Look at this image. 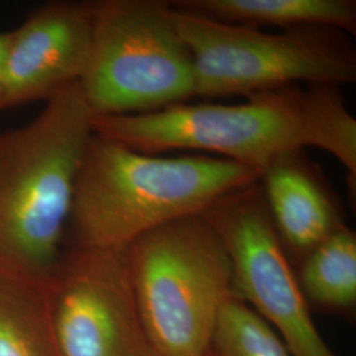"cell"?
<instances>
[{"label": "cell", "instance_id": "obj_1", "mask_svg": "<svg viewBox=\"0 0 356 356\" xmlns=\"http://www.w3.org/2000/svg\"><path fill=\"white\" fill-rule=\"evenodd\" d=\"M94 132L139 152L209 154L261 173L307 147L353 157L356 120L339 86H289L239 104L179 103L148 114L94 116Z\"/></svg>", "mask_w": 356, "mask_h": 356}, {"label": "cell", "instance_id": "obj_2", "mask_svg": "<svg viewBox=\"0 0 356 356\" xmlns=\"http://www.w3.org/2000/svg\"><path fill=\"white\" fill-rule=\"evenodd\" d=\"M259 178L257 170L226 159L139 152L94 132L67 227L78 247L127 248L160 226L204 214L225 194Z\"/></svg>", "mask_w": 356, "mask_h": 356}, {"label": "cell", "instance_id": "obj_3", "mask_svg": "<svg viewBox=\"0 0 356 356\" xmlns=\"http://www.w3.org/2000/svg\"><path fill=\"white\" fill-rule=\"evenodd\" d=\"M92 135L79 83L23 127L0 132V269L44 277L57 264Z\"/></svg>", "mask_w": 356, "mask_h": 356}, {"label": "cell", "instance_id": "obj_4", "mask_svg": "<svg viewBox=\"0 0 356 356\" xmlns=\"http://www.w3.org/2000/svg\"><path fill=\"white\" fill-rule=\"evenodd\" d=\"M136 304L161 356H210L234 294L226 247L204 214L173 220L126 248Z\"/></svg>", "mask_w": 356, "mask_h": 356}, {"label": "cell", "instance_id": "obj_5", "mask_svg": "<svg viewBox=\"0 0 356 356\" xmlns=\"http://www.w3.org/2000/svg\"><path fill=\"white\" fill-rule=\"evenodd\" d=\"M92 20L79 88L94 116L148 114L195 97L193 57L170 1H92Z\"/></svg>", "mask_w": 356, "mask_h": 356}, {"label": "cell", "instance_id": "obj_6", "mask_svg": "<svg viewBox=\"0 0 356 356\" xmlns=\"http://www.w3.org/2000/svg\"><path fill=\"white\" fill-rule=\"evenodd\" d=\"M172 7L193 57L195 97H251L301 83L342 88L356 81L355 48L342 31L310 26L269 33Z\"/></svg>", "mask_w": 356, "mask_h": 356}, {"label": "cell", "instance_id": "obj_7", "mask_svg": "<svg viewBox=\"0 0 356 356\" xmlns=\"http://www.w3.org/2000/svg\"><path fill=\"white\" fill-rule=\"evenodd\" d=\"M226 247L235 294L277 332L292 356H337L312 317L260 182L220 197L204 213Z\"/></svg>", "mask_w": 356, "mask_h": 356}, {"label": "cell", "instance_id": "obj_8", "mask_svg": "<svg viewBox=\"0 0 356 356\" xmlns=\"http://www.w3.org/2000/svg\"><path fill=\"white\" fill-rule=\"evenodd\" d=\"M47 288L65 356H161L136 304L126 248L74 245Z\"/></svg>", "mask_w": 356, "mask_h": 356}, {"label": "cell", "instance_id": "obj_9", "mask_svg": "<svg viewBox=\"0 0 356 356\" xmlns=\"http://www.w3.org/2000/svg\"><path fill=\"white\" fill-rule=\"evenodd\" d=\"M92 1H51L8 32L4 108L49 101L79 83L92 48Z\"/></svg>", "mask_w": 356, "mask_h": 356}, {"label": "cell", "instance_id": "obj_10", "mask_svg": "<svg viewBox=\"0 0 356 356\" xmlns=\"http://www.w3.org/2000/svg\"><path fill=\"white\" fill-rule=\"evenodd\" d=\"M259 182L285 251L305 257L344 227L330 193L302 151L281 156Z\"/></svg>", "mask_w": 356, "mask_h": 356}, {"label": "cell", "instance_id": "obj_11", "mask_svg": "<svg viewBox=\"0 0 356 356\" xmlns=\"http://www.w3.org/2000/svg\"><path fill=\"white\" fill-rule=\"evenodd\" d=\"M176 8L238 26L331 28L356 35L355 0H177Z\"/></svg>", "mask_w": 356, "mask_h": 356}, {"label": "cell", "instance_id": "obj_12", "mask_svg": "<svg viewBox=\"0 0 356 356\" xmlns=\"http://www.w3.org/2000/svg\"><path fill=\"white\" fill-rule=\"evenodd\" d=\"M47 277L0 269V356H65Z\"/></svg>", "mask_w": 356, "mask_h": 356}, {"label": "cell", "instance_id": "obj_13", "mask_svg": "<svg viewBox=\"0 0 356 356\" xmlns=\"http://www.w3.org/2000/svg\"><path fill=\"white\" fill-rule=\"evenodd\" d=\"M298 282L306 301L325 310L355 306V232L344 226L306 254Z\"/></svg>", "mask_w": 356, "mask_h": 356}, {"label": "cell", "instance_id": "obj_14", "mask_svg": "<svg viewBox=\"0 0 356 356\" xmlns=\"http://www.w3.org/2000/svg\"><path fill=\"white\" fill-rule=\"evenodd\" d=\"M213 356H292L277 332L235 293L219 313Z\"/></svg>", "mask_w": 356, "mask_h": 356}, {"label": "cell", "instance_id": "obj_15", "mask_svg": "<svg viewBox=\"0 0 356 356\" xmlns=\"http://www.w3.org/2000/svg\"><path fill=\"white\" fill-rule=\"evenodd\" d=\"M8 32L0 33V111L4 108V57L7 49Z\"/></svg>", "mask_w": 356, "mask_h": 356}, {"label": "cell", "instance_id": "obj_16", "mask_svg": "<svg viewBox=\"0 0 356 356\" xmlns=\"http://www.w3.org/2000/svg\"><path fill=\"white\" fill-rule=\"evenodd\" d=\"M210 356H213V354H211V355H210Z\"/></svg>", "mask_w": 356, "mask_h": 356}]
</instances>
